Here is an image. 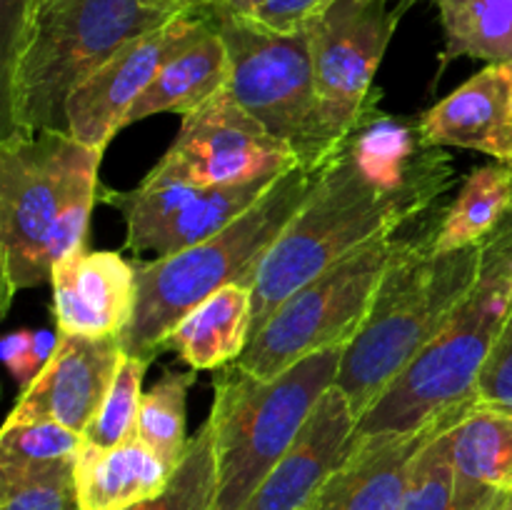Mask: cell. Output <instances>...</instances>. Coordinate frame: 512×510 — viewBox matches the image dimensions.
I'll list each match as a JSON object with an SVG mask.
<instances>
[{"instance_id": "6da1fadb", "label": "cell", "mask_w": 512, "mask_h": 510, "mask_svg": "<svg viewBox=\"0 0 512 510\" xmlns=\"http://www.w3.org/2000/svg\"><path fill=\"white\" fill-rule=\"evenodd\" d=\"M450 178L453 165L443 148L425 143L418 125L370 103L265 255L253 285V335L300 285L418 220L445 193Z\"/></svg>"}, {"instance_id": "7a4b0ae2", "label": "cell", "mask_w": 512, "mask_h": 510, "mask_svg": "<svg viewBox=\"0 0 512 510\" xmlns=\"http://www.w3.org/2000/svg\"><path fill=\"white\" fill-rule=\"evenodd\" d=\"M100 160L68 133L0 138L3 313L18 290L38 288L60 260L85 250Z\"/></svg>"}, {"instance_id": "3957f363", "label": "cell", "mask_w": 512, "mask_h": 510, "mask_svg": "<svg viewBox=\"0 0 512 510\" xmlns=\"http://www.w3.org/2000/svg\"><path fill=\"white\" fill-rule=\"evenodd\" d=\"M175 13L143 0H43L35 5L8 83L0 88V138L68 133V100L120 48Z\"/></svg>"}, {"instance_id": "277c9868", "label": "cell", "mask_w": 512, "mask_h": 510, "mask_svg": "<svg viewBox=\"0 0 512 510\" xmlns=\"http://www.w3.org/2000/svg\"><path fill=\"white\" fill-rule=\"evenodd\" d=\"M433 233H420L390 268L365 318L345 345L335 385L363 418L395 378L445 328L478 280L483 245L435 253Z\"/></svg>"}, {"instance_id": "5b68a950", "label": "cell", "mask_w": 512, "mask_h": 510, "mask_svg": "<svg viewBox=\"0 0 512 510\" xmlns=\"http://www.w3.org/2000/svg\"><path fill=\"white\" fill-rule=\"evenodd\" d=\"M318 170L295 168L235 223L188 250L138 265V305L123 333L125 355L153 363L170 330L225 285H250L275 240L298 215Z\"/></svg>"}, {"instance_id": "8992f818", "label": "cell", "mask_w": 512, "mask_h": 510, "mask_svg": "<svg viewBox=\"0 0 512 510\" xmlns=\"http://www.w3.org/2000/svg\"><path fill=\"white\" fill-rule=\"evenodd\" d=\"M510 310L512 215L483 243V263L468 298L358 420L355 435L410 433L475 400L480 370Z\"/></svg>"}, {"instance_id": "52a82bcc", "label": "cell", "mask_w": 512, "mask_h": 510, "mask_svg": "<svg viewBox=\"0 0 512 510\" xmlns=\"http://www.w3.org/2000/svg\"><path fill=\"white\" fill-rule=\"evenodd\" d=\"M345 345L300 360L275 378H255L230 363L215 375L210 433L215 450V510H240L290 450L338 378Z\"/></svg>"}, {"instance_id": "ba28073f", "label": "cell", "mask_w": 512, "mask_h": 510, "mask_svg": "<svg viewBox=\"0 0 512 510\" xmlns=\"http://www.w3.org/2000/svg\"><path fill=\"white\" fill-rule=\"evenodd\" d=\"M410 240H373L300 285L273 310L235 365L255 378H275L310 355L348 345Z\"/></svg>"}, {"instance_id": "9c48e42d", "label": "cell", "mask_w": 512, "mask_h": 510, "mask_svg": "<svg viewBox=\"0 0 512 510\" xmlns=\"http://www.w3.org/2000/svg\"><path fill=\"white\" fill-rule=\"evenodd\" d=\"M210 15L228 48L233 98L270 135L288 143L303 168H323L338 148L320 115L308 30L275 33L248 15Z\"/></svg>"}, {"instance_id": "30bf717a", "label": "cell", "mask_w": 512, "mask_h": 510, "mask_svg": "<svg viewBox=\"0 0 512 510\" xmlns=\"http://www.w3.org/2000/svg\"><path fill=\"white\" fill-rule=\"evenodd\" d=\"M295 168H300L295 150L270 135L225 88L183 115L173 145L143 180L235 188L275 180Z\"/></svg>"}, {"instance_id": "8fae6325", "label": "cell", "mask_w": 512, "mask_h": 510, "mask_svg": "<svg viewBox=\"0 0 512 510\" xmlns=\"http://www.w3.org/2000/svg\"><path fill=\"white\" fill-rule=\"evenodd\" d=\"M405 8H390V0H335L305 28L320 115L335 148L358 128L373 103L375 70Z\"/></svg>"}, {"instance_id": "7c38bea8", "label": "cell", "mask_w": 512, "mask_h": 510, "mask_svg": "<svg viewBox=\"0 0 512 510\" xmlns=\"http://www.w3.org/2000/svg\"><path fill=\"white\" fill-rule=\"evenodd\" d=\"M275 180L235 188H193L143 180L138 188L125 193L105 190L103 198L125 218L128 250L135 255L153 253L155 258H168L213 238L235 223L268 193Z\"/></svg>"}, {"instance_id": "4fadbf2b", "label": "cell", "mask_w": 512, "mask_h": 510, "mask_svg": "<svg viewBox=\"0 0 512 510\" xmlns=\"http://www.w3.org/2000/svg\"><path fill=\"white\" fill-rule=\"evenodd\" d=\"M208 23L210 13L180 10L160 28L120 48L70 95L65 108L70 138L105 153L110 140L123 130L128 110L148 90L160 68Z\"/></svg>"}, {"instance_id": "5bb4252c", "label": "cell", "mask_w": 512, "mask_h": 510, "mask_svg": "<svg viewBox=\"0 0 512 510\" xmlns=\"http://www.w3.org/2000/svg\"><path fill=\"white\" fill-rule=\"evenodd\" d=\"M123 355V335H58L53 355L20 390L5 423H58L85 433L113 385Z\"/></svg>"}, {"instance_id": "9a60e30c", "label": "cell", "mask_w": 512, "mask_h": 510, "mask_svg": "<svg viewBox=\"0 0 512 510\" xmlns=\"http://www.w3.org/2000/svg\"><path fill=\"white\" fill-rule=\"evenodd\" d=\"M58 335L113 338L133 323L138 305V268L110 250H78L50 275Z\"/></svg>"}, {"instance_id": "2e32d148", "label": "cell", "mask_w": 512, "mask_h": 510, "mask_svg": "<svg viewBox=\"0 0 512 510\" xmlns=\"http://www.w3.org/2000/svg\"><path fill=\"white\" fill-rule=\"evenodd\" d=\"M448 415L450 410L410 433L353 435L343 463L325 480L308 510H400L420 455Z\"/></svg>"}, {"instance_id": "e0dca14e", "label": "cell", "mask_w": 512, "mask_h": 510, "mask_svg": "<svg viewBox=\"0 0 512 510\" xmlns=\"http://www.w3.org/2000/svg\"><path fill=\"white\" fill-rule=\"evenodd\" d=\"M355 425L358 418L348 395L333 385L313 410L303 433L240 510H308L325 480L343 463Z\"/></svg>"}, {"instance_id": "ac0fdd59", "label": "cell", "mask_w": 512, "mask_h": 510, "mask_svg": "<svg viewBox=\"0 0 512 510\" xmlns=\"http://www.w3.org/2000/svg\"><path fill=\"white\" fill-rule=\"evenodd\" d=\"M510 103L512 63H488L418 120L420 135L435 148H468L495 158Z\"/></svg>"}, {"instance_id": "d6986e66", "label": "cell", "mask_w": 512, "mask_h": 510, "mask_svg": "<svg viewBox=\"0 0 512 510\" xmlns=\"http://www.w3.org/2000/svg\"><path fill=\"white\" fill-rule=\"evenodd\" d=\"M173 473L175 468L138 438L110 448L83 443L75 455L78 510H133L163 493Z\"/></svg>"}, {"instance_id": "ffe728a7", "label": "cell", "mask_w": 512, "mask_h": 510, "mask_svg": "<svg viewBox=\"0 0 512 510\" xmlns=\"http://www.w3.org/2000/svg\"><path fill=\"white\" fill-rule=\"evenodd\" d=\"M228 80V48L210 15V23L160 68L148 90L135 100L125 115L123 128L158 113H193L228 88Z\"/></svg>"}, {"instance_id": "44dd1931", "label": "cell", "mask_w": 512, "mask_h": 510, "mask_svg": "<svg viewBox=\"0 0 512 510\" xmlns=\"http://www.w3.org/2000/svg\"><path fill=\"white\" fill-rule=\"evenodd\" d=\"M253 338V288L225 285L195 305L165 340L193 370H218L235 363Z\"/></svg>"}, {"instance_id": "7402d4cb", "label": "cell", "mask_w": 512, "mask_h": 510, "mask_svg": "<svg viewBox=\"0 0 512 510\" xmlns=\"http://www.w3.org/2000/svg\"><path fill=\"white\" fill-rule=\"evenodd\" d=\"M455 480L475 493L512 495V408L473 403L450 430Z\"/></svg>"}, {"instance_id": "603a6c76", "label": "cell", "mask_w": 512, "mask_h": 510, "mask_svg": "<svg viewBox=\"0 0 512 510\" xmlns=\"http://www.w3.org/2000/svg\"><path fill=\"white\" fill-rule=\"evenodd\" d=\"M512 215V168L490 163L475 168L465 178L458 198L445 208L438 228L433 230L430 248L435 253L483 245Z\"/></svg>"}, {"instance_id": "cb8c5ba5", "label": "cell", "mask_w": 512, "mask_h": 510, "mask_svg": "<svg viewBox=\"0 0 512 510\" xmlns=\"http://www.w3.org/2000/svg\"><path fill=\"white\" fill-rule=\"evenodd\" d=\"M445 35V60L512 63V0H433Z\"/></svg>"}, {"instance_id": "d4e9b609", "label": "cell", "mask_w": 512, "mask_h": 510, "mask_svg": "<svg viewBox=\"0 0 512 510\" xmlns=\"http://www.w3.org/2000/svg\"><path fill=\"white\" fill-rule=\"evenodd\" d=\"M470 403L473 400L450 410L443 428L435 433L428 448L423 450L418 468H415L413 483H410V490L400 510H493L500 500L508 498V495L473 493V490L460 488L458 480H455L453 455H450V430L463 418Z\"/></svg>"}, {"instance_id": "484cf974", "label": "cell", "mask_w": 512, "mask_h": 510, "mask_svg": "<svg viewBox=\"0 0 512 510\" xmlns=\"http://www.w3.org/2000/svg\"><path fill=\"white\" fill-rule=\"evenodd\" d=\"M195 383V370L190 373H168L143 395L138 413L135 438L143 440L155 455L165 460L170 468H178L188 450V393Z\"/></svg>"}, {"instance_id": "4316f807", "label": "cell", "mask_w": 512, "mask_h": 510, "mask_svg": "<svg viewBox=\"0 0 512 510\" xmlns=\"http://www.w3.org/2000/svg\"><path fill=\"white\" fill-rule=\"evenodd\" d=\"M0 510H78L75 458L0 463Z\"/></svg>"}, {"instance_id": "83f0119b", "label": "cell", "mask_w": 512, "mask_h": 510, "mask_svg": "<svg viewBox=\"0 0 512 510\" xmlns=\"http://www.w3.org/2000/svg\"><path fill=\"white\" fill-rule=\"evenodd\" d=\"M215 488H218V473H215L213 433L205 423L190 438L188 450L175 468L168 488L155 498L135 505L133 510H215Z\"/></svg>"}, {"instance_id": "f1b7e54d", "label": "cell", "mask_w": 512, "mask_h": 510, "mask_svg": "<svg viewBox=\"0 0 512 510\" xmlns=\"http://www.w3.org/2000/svg\"><path fill=\"white\" fill-rule=\"evenodd\" d=\"M150 363L135 355H123L115 373L113 385L105 395L103 405L95 413L93 423L85 428V443L110 448V445L128 443L138 430V413L143 403V380Z\"/></svg>"}, {"instance_id": "f546056e", "label": "cell", "mask_w": 512, "mask_h": 510, "mask_svg": "<svg viewBox=\"0 0 512 510\" xmlns=\"http://www.w3.org/2000/svg\"><path fill=\"white\" fill-rule=\"evenodd\" d=\"M83 433L58 423H5L0 433V463H53L75 458Z\"/></svg>"}, {"instance_id": "4dcf8cb0", "label": "cell", "mask_w": 512, "mask_h": 510, "mask_svg": "<svg viewBox=\"0 0 512 510\" xmlns=\"http://www.w3.org/2000/svg\"><path fill=\"white\" fill-rule=\"evenodd\" d=\"M58 345V335L45 330H15L3 340V360L20 388L30 383L43 370Z\"/></svg>"}, {"instance_id": "1f68e13d", "label": "cell", "mask_w": 512, "mask_h": 510, "mask_svg": "<svg viewBox=\"0 0 512 510\" xmlns=\"http://www.w3.org/2000/svg\"><path fill=\"white\" fill-rule=\"evenodd\" d=\"M475 400L488 405H510L512 408V310L495 340L490 358L480 370L475 385Z\"/></svg>"}, {"instance_id": "d6a6232c", "label": "cell", "mask_w": 512, "mask_h": 510, "mask_svg": "<svg viewBox=\"0 0 512 510\" xmlns=\"http://www.w3.org/2000/svg\"><path fill=\"white\" fill-rule=\"evenodd\" d=\"M333 3L335 0H265L248 18L275 33H298V30L308 28V23H313ZM400 3L410 5L415 0H400Z\"/></svg>"}, {"instance_id": "836d02e7", "label": "cell", "mask_w": 512, "mask_h": 510, "mask_svg": "<svg viewBox=\"0 0 512 510\" xmlns=\"http://www.w3.org/2000/svg\"><path fill=\"white\" fill-rule=\"evenodd\" d=\"M35 0H0V88L8 83Z\"/></svg>"}, {"instance_id": "e575fe53", "label": "cell", "mask_w": 512, "mask_h": 510, "mask_svg": "<svg viewBox=\"0 0 512 510\" xmlns=\"http://www.w3.org/2000/svg\"><path fill=\"white\" fill-rule=\"evenodd\" d=\"M265 0H215L208 13H230V15H250L263 5Z\"/></svg>"}, {"instance_id": "d590c367", "label": "cell", "mask_w": 512, "mask_h": 510, "mask_svg": "<svg viewBox=\"0 0 512 510\" xmlns=\"http://www.w3.org/2000/svg\"><path fill=\"white\" fill-rule=\"evenodd\" d=\"M495 160L503 165L512 168V103H510V118H508V128H505L503 138H500L498 150H495Z\"/></svg>"}, {"instance_id": "8d00e7d4", "label": "cell", "mask_w": 512, "mask_h": 510, "mask_svg": "<svg viewBox=\"0 0 512 510\" xmlns=\"http://www.w3.org/2000/svg\"><path fill=\"white\" fill-rule=\"evenodd\" d=\"M215 0H178V10H198V13H208L213 8Z\"/></svg>"}, {"instance_id": "74e56055", "label": "cell", "mask_w": 512, "mask_h": 510, "mask_svg": "<svg viewBox=\"0 0 512 510\" xmlns=\"http://www.w3.org/2000/svg\"><path fill=\"white\" fill-rule=\"evenodd\" d=\"M145 5L158 10H168V13H180L178 10V0H143Z\"/></svg>"}, {"instance_id": "f35d334b", "label": "cell", "mask_w": 512, "mask_h": 510, "mask_svg": "<svg viewBox=\"0 0 512 510\" xmlns=\"http://www.w3.org/2000/svg\"><path fill=\"white\" fill-rule=\"evenodd\" d=\"M505 510H512V495H508V498H505Z\"/></svg>"}, {"instance_id": "ab89813d", "label": "cell", "mask_w": 512, "mask_h": 510, "mask_svg": "<svg viewBox=\"0 0 512 510\" xmlns=\"http://www.w3.org/2000/svg\"><path fill=\"white\" fill-rule=\"evenodd\" d=\"M493 510H505V498L503 500H500V503L498 505H495V508Z\"/></svg>"}, {"instance_id": "60d3db41", "label": "cell", "mask_w": 512, "mask_h": 510, "mask_svg": "<svg viewBox=\"0 0 512 510\" xmlns=\"http://www.w3.org/2000/svg\"><path fill=\"white\" fill-rule=\"evenodd\" d=\"M40 3H43V0H35V5H40ZM35 10V8H33Z\"/></svg>"}]
</instances>
